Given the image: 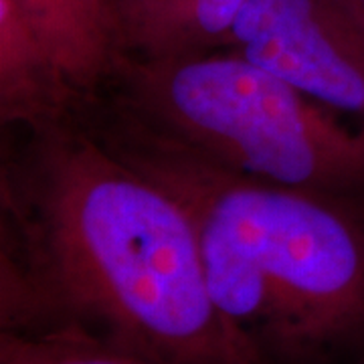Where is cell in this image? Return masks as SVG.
<instances>
[{"label":"cell","mask_w":364,"mask_h":364,"mask_svg":"<svg viewBox=\"0 0 364 364\" xmlns=\"http://www.w3.org/2000/svg\"><path fill=\"white\" fill-rule=\"evenodd\" d=\"M2 166L0 332L156 364H259L208 296L182 205L73 116Z\"/></svg>","instance_id":"obj_1"},{"label":"cell","mask_w":364,"mask_h":364,"mask_svg":"<svg viewBox=\"0 0 364 364\" xmlns=\"http://www.w3.org/2000/svg\"><path fill=\"white\" fill-rule=\"evenodd\" d=\"M195 227L208 296L259 364H364V217L241 176L112 109L93 132Z\"/></svg>","instance_id":"obj_2"},{"label":"cell","mask_w":364,"mask_h":364,"mask_svg":"<svg viewBox=\"0 0 364 364\" xmlns=\"http://www.w3.org/2000/svg\"><path fill=\"white\" fill-rule=\"evenodd\" d=\"M117 112L210 164L287 188L364 195V128L229 51L117 65Z\"/></svg>","instance_id":"obj_3"},{"label":"cell","mask_w":364,"mask_h":364,"mask_svg":"<svg viewBox=\"0 0 364 364\" xmlns=\"http://www.w3.org/2000/svg\"><path fill=\"white\" fill-rule=\"evenodd\" d=\"M227 49L364 122V13L354 0H247Z\"/></svg>","instance_id":"obj_4"},{"label":"cell","mask_w":364,"mask_h":364,"mask_svg":"<svg viewBox=\"0 0 364 364\" xmlns=\"http://www.w3.org/2000/svg\"><path fill=\"white\" fill-rule=\"evenodd\" d=\"M245 2L104 0L117 65H158L225 51Z\"/></svg>","instance_id":"obj_5"},{"label":"cell","mask_w":364,"mask_h":364,"mask_svg":"<svg viewBox=\"0 0 364 364\" xmlns=\"http://www.w3.org/2000/svg\"><path fill=\"white\" fill-rule=\"evenodd\" d=\"M81 100L11 0H0V117L35 128L77 114Z\"/></svg>","instance_id":"obj_6"},{"label":"cell","mask_w":364,"mask_h":364,"mask_svg":"<svg viewBox=\"0 0 364 364\" xmlns=\"http://www.w3.org/2000/svg\"><path fill=\"white\" fill-rule=\"evenodd\" d=\"M79 95L91 102L116 73L104 0H11Z\"/></svg>","instance_id":"obj_7"},{"label":"cell","mask_w":364,"mask_h":364,"mask_svg":"<svg viewBox=\"0 0 364 364\" xmlns=\"http://www.w3.org/2000/svg\"><path fill=\"white\" fill-rule=\"evenodd\" d=\"M0 364H156L73 336H16L0 332Z\"/></svg>","instance_id":"obj_8"},{"label":"cell","mask_w":364,"mask_h":364,"mask_svg":"<svg viewBox=\"0 0 364 364\" xmlns=\"http://www.w3.org/2000/svg\"><path fill=\"white\" fill-rule=\"evenodd\" d=\"M354 2H356V4L360 6V11H363V13H364V0H354Z\"/></svg>","instance_id":"obj_9"}]
</instances>
